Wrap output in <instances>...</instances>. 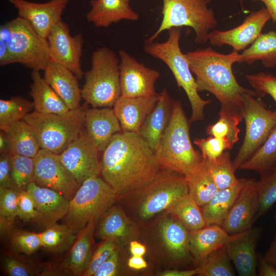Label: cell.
Returning a JSON list of instances; mask_svg holds the SVG:
<instances>
[{
    "label": "cell",
    "mask_w": 276,
    "mask_h": 276,
    "mask_svg": "<svg viewBox=\"0 0 276 276\" xmlns=\"http://www.w3.org/2000/svg\"><path fill=\"white\" fill-rule=\"evenodd\" d=\"M100 170L119 196L141 189L162 171L147 142L137 133L124 131L116 134L103 151Z\"/></svg>",
    "instance_id": "1"
},
{
    "label": "cell",
    "mask_w": 276,
    "mask_h": 276,
    "mask_svg": "<svg viewBox=\"0 0 276 276\" xmlns=\"http://www.w3.org/2000/svg\"><path fill=\"white\" fill-rule=\"evenodd\" d=\"M185 54L196 76L198 91L213 94L221 108L240 110L244 94L251 90L241 86L233 73V65L242 63L241 54L233 50L224 54L208 47Z\"/></svg>",
    "instance_id": "2"
},
{
    "label": "cell",
    "mask_w": 276,
    "mask_h": 276,
    "mask_svg": "<svg viewBox=\"0 0 276 276\" xmlns=\"http://www.w3.org/2000/svg\"><path fill=\"white\" fill-rule=\"evenodd\" d=\"M189 130V123L181 102L173 101L168 124L154 152L162 170L185 176L200 165L203 157L193 148Z\"/></svg>",
    "instance_id": "3"
},
{
    "label": "cell",
    "mask_w": 276,
    "mask_h": 276,
    "mask_svg": "<svg viewBox=\"0 0 276 276\" xmlns=\"http://www.w3.org/2000/svg\"><path fill=\"white\" fill-rule=\"evenodd\" d=\"M181 30L180 27L170 29L168 38L165 42L146 40L144 50L150 56L163 61L173 74L178 87L184 90L191 106L189 122L193 123L203 119L204 108L212 100H204L198 94L189 61L180 48Z\"/></svg>",
    "instance_id": "4"
},
{
    "label": "cell",
    "mask_w": 276,
    "mask_h": 276,
    "mask_svg": "<svg viewBox=\"0 0 276 276\" xmlns=\"http://www.w3.org/2000/svg\"><path fill=\"white\" fill-rule=\"evenodd\" d=\"M86 108L80 106L61 114L34 110L23 120L33 129L41 149L59 154L84 130Z\"/></svg>",
    "instance_id": "5"
},
{
    "label": "cell",
    "mask_w": 276,
    "mask_h": 276,
    "mask_svg": "<svg viewBox=\"0 0 276 276\" xmlns=\"http://www.w3.org/2000/svg\"><path fill=\"white\" fill-rule=\"evenodd\" d=\"M82 97L93 107H111L121 96L120 58L111 49L100 48L91 56V68L85 74Z\"/></svg>",
    "instance_id": "6"
},
{
    "label": "cell",
    "mask_w": 276,
    "mask_h": 276,
    "mask_svg": "<svg viewBox=\"0 0 276 276\" xmlns=\"http://www.w3.org/2000/svg\"><path fill=\"white\" fill-rule=\"evenodd\" d=\"M118 196L103 179L98 176L87 179L69 200L68 211L64 218L65 224L78 234L90 221L97 222Z\"/></svg>",
    "instance_id": "7"
},
{
    "label": "cell",
    "mask_w": 276,
    "mask_h": 276,
    "mask_svg": "<svg viewBox=\"0 0 276 276\" xmlns=\"http://www.w3.org/2000/svg\"><path fill=\"white\" fill-rule=\"evenodd\" d=\"M163 15L160 25L146 40L152 42L165 30L175 27L192 28L195 33V42L208 41L210 30L217 25L215 13L208 4L211 0H162Z\"/></svg>",
    "instance_id": "8"
},
{
    "label": "cell",
    "mask_w": 276,
    "mask_h": 276,
    "mask_svg": "<svg viewBox=\"0 0 276 276\" xmlns=\"http://www.w3.org/2000/svg\"><path fill=\"white\" fill-rule=\"evenodd\" d=\"M261 99L253 90L243 96L240 111L245 120V134L233 162L235 171L259 150L276 126V110L268 109Z\"/></svg>",
    "instance_id": "9"
},
{
    "label": "cell",
    "mask_w": 276,
    "mask_h": 276,
    "mask_svg": "<svg viewBox=\"0 0 276 276\" xmlns=\"http://www.w3.org/2000/svg\"><path fill=\"white\" fill-rule=\"evenodd\" d=\"M133 193L138 196L137 216L141 220H146L168 210L189 194V189L183 175L162 170L152 181Z\"/></svg>",
    "instance_id": "10"
},
{
    "label": "cell",
    "mask_w": 276,
    "mask_h": 276,
    "mask_svg": "<svg viewBox=\"0 0 276 276\" xmlns=\"http://www.w3.org/2000/svg\"><path fill=\"white\" fill-rule=\"evenodd\" d=\"M10 35L6 42L14 60L33 71L43 70L50 60L47 38L40 36L24 18L7 22Z\"/></svg>",
    "instance_id": "11"
},
{
    "label": "cell",
    "mask_w": 276,
    "mask_h": 276,
    "mask_svg": "<svg viewBox=\"0 0 276 276\" xmlns=\"http://www.w3.org/2000/svg\"><path fill=\"white\" fill-rule=\"evenodd\" d=\"M34 159L33 182L71 199L80 185L62 164L58 154L40 149Z\"/></svg>",
    "instance_id": "12"
},
{
    "label": "cell",
    "mask_w": 276,
    "mask_h": 276,
    "mask_svg": "<svg viewBox=\"0 0 276 276\" xmlns=\"http://www.w3.org/2000/svg\"><path fill=\"white\" fill-rule=\"evenodd\" d=\"M99 150L85 130L71 144L59 158L79 184L101 173Z\"/></svg>",
    "instance_id": "13"
},
{
    "label": "cell",
    "mask_w": 276,
    "mask_h": 276,
    "mask_svg": "<svg viewBox=\"0 0 276 276\" xmlns=\"http://www.w3.org/2000/svg\"><path fill=\"white\" fill-rule=\"evenodd\" d=\"M119 55L121 96L137 97L157 94L155 84L159 72L139 62L123 50Z\"/></svg>",
    "instance_id": "14"
},
{
    "label": "cell",
    "mask_w": 276,
    "mask_h": 276,
    "mask_svg": "<svg viewBox=\"0 0 276 276\" xmlns=\"http://www.w3.org/2000/svg\"><path fill=\"white\" fill-rule=\"evenodd\" d=\"M47 40L50 60L67 68L78 79H81L83 76L81 65L82 35L71 36L68 26L61 20L52 28Z\"/></svg>",
    "instance_id": "15"
},
{
    "label": "cell",
    "mask_w": 276,
    "mask_h": 276,
    "mask_svg": "<svg viewBox=\"0 0 276 276\" xmlns=\"http://www.w3.org/2000/svg\"><path fill=\"white\" fill-rule=\"evenodd\" d=\"M270 19L271 17L267 9L262 8L251 12L241 25L235 28L226 31L215 30L210 32L208 40L212 45H228L237 52L245 50L260 35L263 28Z\"/></svg>",
    "instance_id": "16"
},
{
    "label": "cell",
    "mask_w": 276,
    "mask_h": 276,
    "mask_svg": "<svg viewBox=\"0 0 276 276\" xmlns=\"http://www.w3.org/2000/svg\"><path fill=\"white\" fill-rule=\"evenodd\" d=\"M259 203L257 181L243 178L241 189L221 226L229 235L252 228Z\"/></svg>",
    "instance_id": "17"
},
{
    "label": "cell",
    "mask_w": 276,
    "mask_h": 276,
    "mask_svg": "<svg viewBox=\"0 0 276 276\" xmlns=\"http://www.w3.org/2000/svg\"><path fill=\"white\" fill-rule=\"evenodd\" d=\"M42 37L47 38L52 28L61 20L68 0H50L36 3L26 0H7Z\"/></svg>",
    "instance_id": "18"
},
{
    "label": "cell",
    "mask_w": 276,
    "mask_h": 276,
    "mask_svg": "<svg viewBox=\"0 0 276 276\" xmlns=\"http://www.w3.org/2000/svg\"><path fill=\"white\" fill-rule=\"evenodd\" d=\"M261 233V228L252 227L229 235L225 245L239 275H257L256 248Z\"/></svg>",
    "instance_id": "19"
},
{
    "label": "cell",
    "mask_w": 276,
    "mask_h": 276,
    "mask_svg": "<svg viewBox=\"0 0 276 276\" xmlns=\"http://www.w3.org/2000/svg\"><path fill=\"white\" fill-rule=\"evenodd\" d=\"M26 190L33 198L36 212L34 221L38 224L47 228L65 217L69 200L60 193L34 182H31Z\"/></svg>",
    "instance_id": "20"
},
{
    "label": "cell",
    "mask_w": 276,
    "mask_h": 276,
    "mask_svg": "<svg viewBox=\"0 0 276 276\" xmlns=\"http://www.w3.org/2000/svg\"><path fill=\"white\" fill-rule=\"evenodd\" d=\"M160 94L127 97L121 96L113 106L122 131L137 133L147 116L157 103Z\"/></svg>",
    "instance_id": "21"
},
{
    "label": "cell",
    "mask_w": 276,
    "mask_h": 276,
    "mask_svg": "<svg viewBox=\"0 0 276 276\" xmlns=\"http://www.w3.org/2000/svg\"><path fill=\"white\" fill-rule=\"evenodd\" d=\"M85 129L99 151L103 152L112 137L122 131L113 108H86Z\"/></svg>",
    "instance_id": "22"
},
{
    "label": "cell",
    "mask_w": 276,
    "mask_h": 276,
    "mask_svg": "<svg viewBox=\"0 0 276 276\" xmlns=\"http://www.w3.org/2000/svg\"><path fill=\"white\" fill-rule=\"evenodd\" d=\"M47 82L63 100L70 109L79 107L82 97L78 78L69 69L50 60L44 70Z\"/></svg>",
    "instance_id": "23"
},
{
    "label": "cell",
    "mask_w": 276,
    "mask_h": 276,
    "mask_svg": "<svg viewBox=\"0 0 276 276\" xmlns=\"http://www.w3.org/2000/svg\"><path fill=\"white\" fill-rule=\"evenodd\" d=\"M172 103L168 93L164 89L155 107L147 116L137 133L154 152L168 124Z\"/></svg>",
    "instance_id": "24"
},
{
    "label": "cell",
    "mask_w": 276,
    "mask_h": 276,
    "mask_svg": "<svg viewBox=\"0 0 276 276\" xmlns=\"http://www.w3.org/2000/svg\"><path fill=\"white\" fill-rule=\"evenodd\" d=\"M87 20L96 27H107L122 20L135 21L139 15L130 6L127 0H92Z\"/></svg>",
    "instance_id": "25"
},
{
    "label": "cell",
    "mask_w": 276,
    "mask_h": 276,
    "mask_svg": "<svg viewBox=\"0 0 276 276\" xmlns=\"http://www.w3.org/2000/svg\"><path fill=\"white\" fill-rule=\"evenodd\" d=\"M136 228L122 209L112 205L100 218L96 235L103 240L111 239L118 244L131 241Z\"/></svg>",
    "instance_id": "26"
},
{
    "label": "cell",
    "mask_w": 276,
    "mask_h": 276,
    "mask_svg": "<svg viewBox=\"0 0 276 276\" xmlns=\"http://www.w3.org/2000/svg\"><path fill=\"white\" fill-rule=\"evenodd\" d=\"M228 236L221 226L215 224L189 232L191 256L197 263L201 264L211 254L225 244Z\"/></svg>",
    "instance_id": "27"
},
{
    "label": "cell",
    "mask_w": 276,
    "mask_h": 276,
    "mask_svg": "<svg viewBox=\"0 0 276 276\" xmlns=\"http://www.w3.org/2000/svg\"><path fill=\"white\" fill-rule=\"evenodd\" d=\"M96 221H91L77 234L63 262V267L74 275H83L93 254Z\"/></svg>",
    "instance_id": "28"
},
{
    "label": "cell",
    "mask_w": 276,
    "mask_h": 276,
    "mask_svg": "<svg viewBox=\"0 0 276 276\" xmlns=\"http://www.w3.org/2000/svg\"><path fill=\"white\" fill-rule=\"evenodd\" d=\"M159 229L163 243L171 259L177 263L188 260L191 256L189 231L176 219L170 218L161 221Z\"/></svg>",
    "instance_id": "29"
},
{
    "label": "cell",
    "mask_w": 276,
    "mask_h": 276,
    "mask_svg": "<svg viewBox=\"0 0 276 276\" xmlns=\"http://www.w3.org/2000/svg\"><path fill=\"white\" fill-rule=\"evenodd\" d=\"M30 95L33 99L34 110L42 113L61 114L69 108L42 77L39 71H33Z\"/></svg>",
    "instance_id": "30"
},
{
    "label": "cell",
    "mask_w": 276,
    "mask_h": 276,
    "mask_svg": "<svg viewBox=\"0 0 276 276\" xmlns=\"http://www.w3.org/2000/svg\"><path fill=\"white\" fill-rule=\"evenodd\" d=\"M242 183L243 178L239 179L234 186L218 189L211 199L201 206L206 225H222L241 189Z\"/></svg>",
    "instance_id": "31"
},
{
    "label": "cell",
    "mask_w": 276,
    "mask_h": 276,
    "mask_svg": "<svg viewBox=\"0 0 276 276\" xmlns=\"http://www.w3.org/2000/svg\"><path fill=\"white\" fill-rule=\"evenodd\" d=\"M3 130L10 140L11 154L34 158L41 149L33 129L24 120L14 123Z\"/></svg>",
    "instance_id": "32"
},
{
    "label": "cell",
    "mask_w": 276,
    "mask_h": 276,
    "mask_svg": "<svg viewBox=\"0 0 276 276\" xmlns=\"http://www.w3.org/2000/svg\"><path fill=\"white\" fill-rule=\"evenodd\" d=\"M242 63L252 64L260 61L267 68L276 66V32L261 33L257 39L241 53Z\"/></svg>",
    "instance_id": "33"
},
{
    "label": "cell",
    "mask_w": 276,
    "mask_h": 276,
    "mask_svg": "<svg viewBox=\"0 0 276 276\" xmlns=\"http://www.w3.org/2000/svg\"><path fill=\"white\" fill-rule=\"evenodd\" d=\"M185 177L189 194L200 206L206 203L218 189L206 170L203 159L197 168Z\"/></svg>",
    "instance_id": "34"
},
{
    "label": "cell",
    "mask_w": 276,
    "mask_h": 276,
    "mask_svg": "<svg viewBox=\"0 0 276 276\" xmlns=\"http://www.w3.org/2000/svg\"><path fill=\"white\" fill-rule=\"evenodd\" d=\"M167 211L189 232L197 230L207 225L201 209L189 194Z\"/></svg>",
    "instance_id": "35"
},
{
    "label": "cell",
    "mask_w": 276,
    "mask_h": 276,
    "mask_svg": "<svg viewBox=\"0 0 276 276\" xmlns=\"http://www.w3.org/2000/svg\"><path fill=\"white\" fill-rule=\"evenodd\" d=\"M219 119L213 124L209 126L206 132L208 134L228 141L232 147L239 140L240 129L238 125L243 117L239 110L221 108Z\"/></svg>",
    "instance_id": "36"
},
{
    "label": "cell",
    "mask_w": 276,
    "mask_h": 276,
    "mask_svg": "<svg viewBox=\"0 0 276 276\" xmlns=\"http://www.w3.org/2000/svg\"><path fill=\"white\" fill-rule=\"evenodd\" d=\"M276 163V126L259 150L240 168L256 172L261 176L271 172Z\"/></svg>",
    "instance_id": "37"
},
{
    "label": "cell",
    "mask_w": 276,
    "mask_h": 276,
    "mask_svg": "<svg viewBox=\"0 0 276 276\" xmlns=\"http://www.w3.org/2000/svg\"><path fill=\"white\" fill-rule=\"evenodd\" d=\"M205 167L218 189H225L236 185L239 181L235 176L230 153L225 151L215 159L203 158Z\"/></svg>",
    "instance_id": "38"
},
{
    "label": "cell",
    "mask_w": 276,
    "mask_h": 276,
    "mask_svg": "<svg viewBox=\"0 0 276 276\" xmlns=\"http://www.w3.org/2000/svg\"><path fill=\"white\" fill-rule=\"evenodd\" d=\"M42 247L54 253H61L70 249L77 234L66 224L56 223L39 233Z\"/></svg>",
    "instance_id": "39"
},
{
    "label": "cell",
    "mask_w": 276,
    "mask_h": 276,
    "mask_svg": "<svg viewBox=\"0 0 276 276\" xmlns=\"http://www.w3.org/2000/svg\"><path fill=\"white\" fill-rule=\"evenodd\" d=\"M34 108L33 102L21 97L0 100V129L4 130L9 125L23 120Z\"/></svg>",
    "instance_id": "40"
},
{
    "label": "cell",
    "mask_w": 276,
    "mask_h": 276,
    "mask_svg": "<svg viewBox=\"0 0 276 276\" xmlns=\"http://www.w3.org/2000/svg\"><path fill=\"white\" fill-rule=\"evenodd\" d=\"M225 244L211 254L199 266L200 276H234L232 266Z\"/></svg>",
    "instance_id": "41"
},
{
    "label": "cell",
    "mask_w": 276,
    "mask_h": 276,
    "mask_svg": "<svg viewBox=\"0 0 276 276\" xmlns=\"http://www.w3.org/2000/svg\"><path fill=\"white\" fill-rule=\"evenodd\" d=\"M19 191L0 187V230L4 234L12 228L18 217L17 195Z\"/></svg>",
    "instance_id": "42"
},
{
    "label": "cell",
    "mask_w": 276,
    "mask_h": 276,
    "mask_svg": "<svg viewBox=\"0 0 276 276\" xmlns=\"http://www.w3.org/2000/svg\"><path fill=\"white\" fill-rule=\"evenodd\" d=\"M12 178L18 191L26 190L33 181L34 176V158L18 154H11Z\"/></svg>",
    "instance_id": "43"
},
{
    "label": "cell",
    "mask_w": 276,
    "mask_h": 276,
    "mask_svg": "<svg viewBox=\"0 0 276 276\" xmlns=\"http://www.w3.org/2000/svg\"><path fill=\"white\" fill-rule=\"evenodd\" d=\"M259 203L256 220L266 214L276 202V170L261 176L257 181Z\"/></svg>",
    "instance_id": "44"
},
{
    "label": "cell",
    "mask_w": 276,
    "mask_h": 276,
    "mask_svg": "<svg viewBox=\"0 0 276 276\" xmlns=\"http://www.w3.org/2000/svg\"><path fill=\"white\" fill-rule=\"evenodd\" d=\"M194 143L200 149L203 158L207 160L215 159L224 150L233 147L227 140L211 135L206 139H196Z\"/></svg>",
    "instance_id": "45"
},
{
    "label": "cell",
    "mask_w": 276,
    "mask_h": 276,
    "mask_svg": "<svg viewBox=\"0 0 276 276\" xmlns=\"http://www.w3.org/2000/svg\"><path fill=\"white\" fill-rule=\"evenodd\" d=\"M245 77L258 97L262 98L266 95H270L276 103V75L259 73L245 75Z\"/></svg>",
    "instance_id": "46"
},
{
    "label": "cell",
    "mask_w": 276,
    "mask_h": 276,
    "mask_svg": "<svg viewBox=\"0 0 276 276\" xmlns=\"http://www.w3.org/2000/svg\"><path fill=\"white\" fill-rule=\"evenodd\" d=\"M10 241L14 248L26 255L32 254L42 247L39 233L17 231L11 235Z\"/></svg>",
    "instance_id": "47"
},
{
    "label": "cell",
    "mask_w": 276,
    "mask_h": 276,
    "mask_svg": "<svg viewBox=\"0 0 276 276\" xmlns=\"http://www.w3.org/2000/svg\"><path fill=\"white\" fill-rule=\"evenodd\" d=\"M118 245V243L113 240H103L93 252L87 268L83 276H94L97 270L116 250Z\"/></svg>",
    "instance_id": "48"
},
{
    "label": "cell",
    "mask_w": 276,
    "mask_h": 276,
    "mask_svg": "<svg viewBox=\"0 0 276 276\" xmlns=\"http://www.w3.org/2000/svg\"><path fill=\"white\" fill-rule=\"evenodd\" d=\"M18 217L24 222L33 220L36 212L32 197L26 190L19 191L17 195Z\"/></svg>",
    "instance_id": "49"
},
{
    "label": "cell",
    "mask_w": 276,
    "mask_h": 276,
    "mask_svg": "<svg viewBox=\"0 0 276 276\" xmlns=\"http://www.w3.org/2000/svg\"><path fill=\"white\" fill-rule=\"evenodd\" d=\"M3 266L6 273L10 276H29L36 274L35 270L11 256L5 258Z\"/></svg>",
    "instance_id": "50"
},
{
    "label": "cell",
    "mask_w": 276,
    "mask_h": 276,
    "mask_svg": "<svg viewBox=\"0 0 276 276\" xmlns=\"http://www.w3.org/2000/svg\"><path fill=\"white\" fill-rule=\"evenodd\" d=\"M11 156L9 153H1L0 187L15 189L12 178Z\"/></svg>",
    "instance_id": "51"
},
{
    "label": "cell",
    "mask_w": 276,
    "mask_h": 276,
    "mask_svg": "<svg viewBox=\"0 0 276 276\" xmlns=\"http://www.w3.org/2000/svg\"><path fill=\"white\" fill-rule=\"evenodd\" d=\"M120 254L118 247L99 267L94 276H114L118 273Z\"/></svg>",
    "instance_id": "52"
},
{
    "label": "cell",
    "mask_w": 276,
    "mask_h": 276,
    "mask_svg": "<svg viewBox=\"0 0 276 276\" xmlns=\"http://www.w3.org/2000/svg\"><path fill=\"white\" fill-rule=\"evenodd\" d=\"M258 275L276 276V267L266 261L260 254L258 256Z\"/></svg>",
    "instance_id": "53"
},
{
    "label": "cell",
    "mask_w": 276,
    "mask_h": 276,
    "mask_svg": "<svg viewBox=\"0 0 276 276\" xmlns=\"http://www.w3.org/2000/svg\"><path fill=\"white\" fill-rule=\"evenodd\" d=\"M15 63L11 53L5 41L0 39V65L5 66Z\"/></svg>",
    "instance_id": "54"
},
{
    "label": "cell",
    "mask_w": 276,
    "mask_h": 276,
    "mask_svg": "<svg viewBox=\"0 0 276 276\" xmlns=\"http://www.w3.org/2000/svg\"><path fill=\"white\" fill-rule=\"evenodd\" d=\"M200 267L189 270L171 269L162 271L158 273L159 276H193L199 274Z\"/></svg>",
    "instance_id": "55"
},
{
    "label": "cell",
    "mask_w": 276,
    "mask_h": 276,
    "mask_svg": "<svg viewBox=\"0 0 276 276\" xmlns=\"http://www.w3.org/2000/svg\"><path fill=\"white\" fill-rule=\"evenodd\" d=\"M127 265L130 268L134 270H142L147 268L148 266L143 256H132L129 258Z\"/></svg>",
    "instance_id": "56"
},
{
    "label": "cell",
    "mask_w": 276,
    "mask_h": 276,
    "mask_svg": "<svg viewBox=\"0 0 276 276\" xmlns=\"http://www.w3.org/2000/svg\"><path fill=\"white\" fill-rule=\"evenodd\" d=\"M129 251L132 256H143L146 254L147 249L142 243L132 240L129 242Z\"/></svg>",
    "instance_id": "57"
},
{
    "label": "cell",
    "mask_w": 276,
    "mask_h": 276,
    "mask_svg": "<svg viewBox=\"0 0 276 276\" xmlns=\"http://www.w3.org/2000/svg\"><path fill=\"white\" fill-rule=\"evenodd\" d=\"M263 257L266 261L276 267V234Z\"/></svg>",
    "instance_id": "58"
},
{
    "label": "cell",
    "mask_w": 276,
    "mask_h": 276,
    "mask_svg": "<svg viewBox=\"0 0 276 276\" xmlns=\"http://www.w3.org/2000/svg\"><path fill=\"white\" fill-rule=\"evenodd\" d=\"M10 152V142L9 139L3 130L0 131V153H9Z\"/></svg>",
    "instance_id": "59"
},
{
    "label": "cell",
    "mask_w": 276,
    "mask_h": 276,
    "mask_svg": "<svg viewBox=\"0 0 276 276\" xmlns=\"http://www.w3.org/2000/svg\"><path fill=\"white\" fill-rule=\"evenodd\" d=\"M253 2L260 1L265 6L269 12L273 23H276V0H251Z\"/></svg>",
    "instance_id": "60"
},
{
    "label": "cell",
    "mask_w": 276,
    "mask_h": 276,
    "mask_svg": "<svg viewBox=\"0 0 276 276\" xmlns=\"http://www.w3.org/2000/svg\"><path fill=\"white\" fill-rule=\"evenodd\" d=\"M274 170H276V163H275V165L274 166L272 171Z\"/></svg>",
    "instance_id": "61"
},
{
    "label": "cell",
    "mask_w": 276,
    "mask_h": 276,
    "mask_svg": "<svg viewBox=\"0 0 276 276\" xmlns=\"http://www.w3.org/2000/svg\"><path fill=\"white\" fill-rule=\"evenodd\" d=\"M240 3L241 4V7H242V8L243 9V4H242L243 0H240Z\"/></svg>",
    "instance_id": "62"
},
{
    "label": "cell",
    "mask_w": 276,
    "mask_h": 276,
    "mask_svg": "<svg viewBox=\"0 0 276 276\" xmlns=\"http://www.w3.org/2000/svg\"><path fill=\"white\" fill-rule=\"evenodd\" d=\"M274 218L275 221H276V213L274 215Z\"/></svg>",
    "instance_id": "63"
},
{
    "label": "cell",
    "mask_w": 276,
    "mask_h": 276,
    "mask_svg": "<svg viewBox=\"0 0 276 276\" xmlns=\"http://www.w3.org/2000/svg\"><path fill=\"white\" fill-rule=\"evenodd\" d=\"M128 2H130V0H127Z\"/></svg>",
    "instance_id": "64"
}]
</instances>
